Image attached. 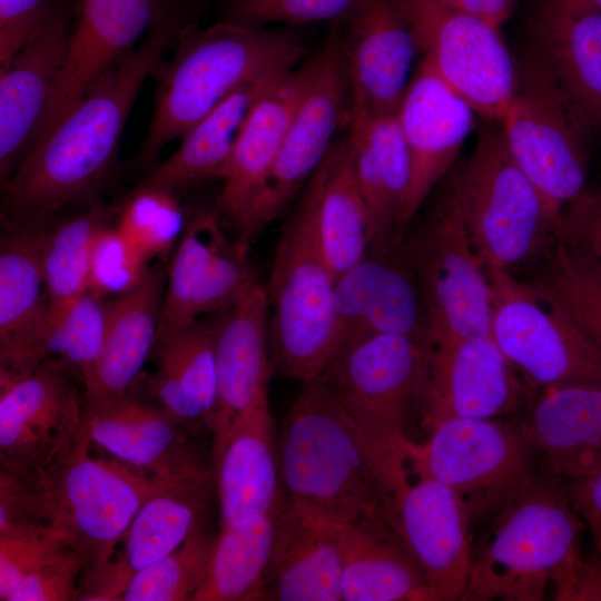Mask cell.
Instances as JSON below:
<instances>
[{
  "mask_svg": "<svg viewBox=\"0 0 601 601\" xmlns=\"http://www.w3.org/2000/svg\"><path fill=\"white\" fill-rule=\"evenodd\" d=\"M214 0H183L140 43L102 72L36 144L1 188L2 220L53 215L98 198L118 156L125 124L145 80L181 30L199 22Z\"/></svg>",
  "mask_w": 601,
  "mask_h": 601,
  "instance_id": "1",
  "label": "cell"
},
{
  "mask_svg": "<svg viewBox=\"0 0 601 601\" xmlns=\"http://www.w3.org/2000/svg\"><path fill=\"white\" fill-rule=\"evenodd\" d=\"M300 28H250L223 21L207 28L199 22L185 27L173 58L154 72L155 108L132 166H155L169 141L181 139L240 87L296 68L306 48Z\"/></svg>",
  "mask_w": 601,
  "mask_h": 601,
  "instance_id": "2",
  "label": "cell"
},
{
  "mask_svg": "<svg viewBox=\"0 0 601 601\" xmlns=\"http://www.w3.org/2000/svg\"><path fill=\"white\" fill-rule=\"evenodd\" d=\"M277 451L283 490L293 502L338 525L368 521L394 530L396 500L385 475L318 378L302 383Z\"/></svg>",
  "mask_w": 601,
  "mask_h": 601,
  "instance_id": "3",
  "label": "cell"
},
{
  "mask_svg": "<svg viewBox=\"0 0 601 601\" xmlns=\"http://www.w3.org/2000/svg\"><path fill=\"white\" fill-rule=\"evenodd\" d=\"M585 525L561 477L536 472L494 515L472 561L464 601H541L580 549Z\"/></svg>",
  "mask_w": 601,
  "mask_h": 601,
  "instance_id": "4",
  "label": "cell"
},
{
  "mask_svg": "<svg viewBox=\"0 0 601 601\" xmlns=\"http://www.w3.org/2000/svg\"><path fill=\"white\" fill-rule=\"evenodd\" d=\"M427 357L424 339L361 335L342 342L317 377L370 446L396 500L410 483L405 426L420 408Z\"/></svg>",
  "mask_w": 601,
  "mask_h": 601,
  "instance_id": "5",
  "label": "cell"
},
{
  "mask_svg": "<svg viewBox=\"0 0 601 601\" xmlns=\"http://www.w3.org/2000/svg\"><path fill=\"white\" fill-rule=\"evenodd\" d=\"M316 198L312 176L283 225L266 288L273 371L300 383L321 375L338 344L336 278L319 243Z\"/></svg>",
  "mask_w": 601,
  "mask_h": 601,
  "instance_id": "6",
  "label": "cell"
},
{
  "mask_svg": "<svg viewBox=\"0 0 601 601\" xmlns=\"http://www.w3.org/2000/svg\"><path fill=\"white\" fill-rule=\"evenodd\" d=\"M427 431L424 442H406L408 473L450 487L472 525L494 516L538 472L539 451L521 418H447Z\"/></svg>",
  "mask_w": 601,
  "mask_h": 601,
  "instance_id": "7",
  "label": "cell"
},
{
  "mask_svg": "<svg viewBox=\"0 0 601 601\" xmlns=\"http://www.w3.org/2000/svg\"><path fill=\"white\" fill-rule=\"evenodd\" d=\"M472 243L487 269L514 272L553 238L535 186L513 158L502 127L485 126L464 164L450 175Z\"/></svg>",
  "mask_w": 601,
  "mask_h": 601,
  "instance_id": "8",
  "label": "cell"
},
{
  "mask_svg": "<svg viewBox=\"0 0 601 601\" xmlns=\"http://www.w3.org/2000/svg\"><path fill=\"white\" fill-rule=\"evenodd\" d=\"M408 256L427 345L491 335L489 270L472 243L451 176L414 231Z\"/></svg>",
  "mask_w": 601,
  "mask_h": 601,
  "instance_id": "9",
  "label": "cell"
},
{
  "mask_svg": "<svg viewBox=\"0 0 601 601\" xmlns=\"http://www.w3.org/2000/svg\"><path fill=\"white\" fill-rule=\"evenodd\" d=\"M87 430L46 465L16 473L35 486L51 525L67 533L88 564L125 534L144 502L164 487L110 457L90 454Z\"/></svg>",
  "mask_w": 601,
  "mask_h": 601,
  "instance_id": "10",
  "label": "cell"
},
{
  "mask_svg": "<svg viewBox=\"0 0 601 601\" xmlns=\"http://www.w3.org/2000/svg\"><path fill=\"white\" fill-rule=\"evenodd\" d=\"M508 147L541 195L553 224L584 188L590 134L533 57L502 120Z\"/></svg>",
  "mask_w": 601,
  "mask_h": 601,
  "instance_id": "11",
  "label": "cell"
},
{
  "mask_svg": "<svg viewBox=\"0 0 601 601\" xmlns=\"http://www.w3.org/2000/svg\"><path fill=\"white\" fill-rule=\"evenodd\" d=\"M315 70L288 126L259 197L237 229L250 243L293 203L321 166L344 120H349L351 79L337 21L315 55Z\"/></svg>",
  "mask_w": 601,
  "mask_h": 601,
  "instance_id": "12",
  "label": "cell"
},
{
  "mask_svg": "<svg viewBox=\"0 0 601 601\" xmlns=\"http://www.w3.org/2000/svg\"><path fill=\"white\" fill-rule=\"evenodd\" d=\"M489 270L491 337L532 390L601 382V352L514 272Z\"/></svg>",
  "mask_w": 601,
  "mask_h": 601,
  "instance_id": "13",
  "label": "cell"
},
{
  "mask_svg": "<svg viewBox=\"0 0 601 601\" xmlns=\"http://www.w3.org/2000/svg\"><path fill=\"white\" fill-rule=\"evenodd\" d=\"M418 52L475 114L504 117L518 85L500 27L436 0H403Z\"/></svg>",
  "mask_w": 601,
  "mask_h": 601,
  "instance_id": "14",
  "label": "cell"
},
{
  "mask_svg": "<svg viewBox=\"0 0 601 601\" xmlns=\"http://www.w3.org/2000/svg\"><path fill=\"white\" fill-rule=\"evenodd\" d=\"M55 359L26 371L0 370V466L29 473L51 462L86 432L85 400Z\"/></svg>",
  "mask_w": 601,
  "mask_h": 601,
  "instance_id": "15",
  "label": "cell"
},
{
  "mask_svg": "<svg viewBox=\"0 0 601 601\" xmlns=\"http://www.w3.org/2000/svg\"><path fill=\"white\" fill-rule=\"evenodd\" d=\"M532 390L491 335L428 345L420 410L426 428L447 418L513 417Z\"/></svg>",
  "mask_w": 601,
  "mask_h": 601,
  "instance_id": "16",
  "label": "cell"
},
{
  "mask_svg": "<svg viewBox=\"0 0 601 601\" xmlns=\"http://www.w3.org/2000/svg\"><path fill=\"white\" fill-rule=\"evenodd\" d=\"M90 444L110 459L170 487L211 490L214 469L191 436L135 384L109 406L86 417Z\"/></svg>",
  "mask_w": 601,
  "mask_h": 601,
  "instance_id": "17",
  "label": "cell"
},
{
  "mask_svg": "<svg viewBox=\"0 0 601 601\" xmlns=\"http://www.w3.org/2000/svg\"><path fill=\"white\" fill-rule=\"evenodd\" d=\"M474 114L422 59L396 111L411 161L402 240L435 186L450 173L473 128Z\"/></svg>",
  "mask_w": 601,
  "mask_h": 601,
  "instance_id": "18",
  "label": "cell"
},
{
  "mask_svg": "<svg viewBox=\"0 0 601 601\" xmlns=\"http://www.w3.org/2000/svg\"><path fill=\"white\" fill-rule=\"evenodd\" d=\"M472 526L457 495L435 480L416 479L397 497L394 530L424 578L428 601L461 600L471 569Z\"/></svg>",
  "mask_w": 601,
  "mask_h": 601,
  "instance_id": "19",
  "label": "cell"
},
{
  "mask_svg": "<svg viewBox=\"0 0 601 601\" xmlns=\"http://www.w3.org/2000/svg\"><path fill=\"white\" fill-rule=\"evenodd\" d=\"M181 1L76 0L65 62L36 141L80 100L102 72L134 49L137 40Z\"/></svg>",
  "mask_w": 601,
  "mask_h": 601,
  "instance_id": "20",
  "label": "cell"
},
{
  "mask_svg": "<svg viewBox=\"0 0 601 601\" xmlns=\"http://www.w3.org/2000/svg\"><path fill=\"white\" fill-rule=\"evenodd\" d=\"M76 0H67L0 68L1 188L35 144L65 62Z\"/></svg>",
  "mask_w": 601,
  "mask_h": 601,
  "instance_id": "21",
  "label": "cell"
},
{
  "mask_svg": "<svg viewBox=\"0 0 601 601\" xmlns=\"http://www.w3.org/2000/svg\"><path fill=\"white\" fill-rule=\"evenodd\" d=\"M210 490L164 487L148 497L125 534L105 555L87 564L75 600L118 601L141 570L177 550L200 523ZM114 544V545H115Z\"/></svg>",
  "mask_w": 601,
  "mask_h": 601,
  "instance_id": "22",
  "label": "cell"
},
{
  "mask_svg": "<svg viewBox=\"0 0 601 601\" xmlns=\"http://www.w3.org/2000/svg\"><path fill=\"white\" fill-rule=\"evenodd\" d=\"M336 21L352 98L372 112H396L418 52L403 0H358Z\"/></svg>",
  "mask_w": 601,
  "mask_h": 601,
  "instance_id": "23",
  "label": "cell"
},
{
  "mask_svg": "<svg viewBox=\"0 0 601 601\" xmlns=\"http://www.w3.org/2000/svg\"><path fill=\"white\" fill-rule=\"evenodd\" d=\"M266 288L254 283L211 326L216 348L217 403L211 424L213 457L235 424L268 401L274 373L268 345Z\"/></svg>",
  "mask_w": 601,
  "mask_h": 601,
  "instance_id": "24",
  "label": "cell"
},
{
  "mask_svg": "<svg viewBox=\"0 0 601 601\" xmlns=\"http://www.w3.org/2000/svg\"><path fill=\"white\" fill-rule=\"evenodd\" d=\"M315 56L279 77L252 106L219 175L217 213L237 231L268 178L315 70Z\"/></svg>",
  "mask_w": 601,
  "mask_h": 601,
  "instance_id": "25",
  "label": "cell"
},
{
  "mask_svg": "<svg viewBox=\"0 0 601 601\" xmlns=\"http://www.w3.org/2000/svg\"><path fill=\"white\" fill-rule=\"evenodd\" d=\"M260 600L342 601L338 524L284 494L275 510V538Z\"/></svg>",
  "mask_w": 601,
  "mask_h": 601,
  "instance_id": "26",
  "label": "cell"
},
{
  "mask_svg": "<svg viewBox=\"0 0 601 601\" xmlns=\"http://www.w3.org/2000/svg\"><path fill=\"white\" fill-rule=\"evenodd\" d=\"M532 30L534 56L588 132L601 134V12L542 0Z\"/></svg>",
  "mask_w": 601,
  "mask_h": 601,
  "instance_id": "27",
  "label": "cell"
},
{
  "mask_svg": "<svg viewBox=\"0 0 601 601\" xmlns=\"http://www.w3.org/2000/svg\"><path fill=\"white\" fill-rule=\"evenodd\" d=\"M166 282L160 266L150 267L140 285L107 302L102 351L82 382L86 417L124 396L142 374L157 339Z\"/></svg>",
  "mask_w": 601,
  "mask_h": 601,
  "instance_id": "28",
  "label": "cell"
},
{
  "mask_svg": "<svg viewBox=\"0 0 601 601\" xmlns=\"http://www.w3.org/2000/svg\"><path fill=\"white\" fill-rule=\"evenodd\" d=\"M521 421L554 475L570 480L601 467V382L534 390Z\"/></svg>",
  "mask_w": 601,
  "mask_h": 601,
  "instance_id": "29",
  "label": "cell"
},
{
  "mask_svg": "<svg viewBox=\"0 0 601 601\" xmlns=\"http://www.w3.org/2000/svg\"><path fill=\"white\" fill-rule=\"evenodd\" d=\"M388 255L368 252L336 279L337 347L348 338L367 334L406 335L426 342L413 270L392 262Z\"/></svg>",
  "mask_w": 601,
  "mask_h": 601,
  "instance_id": "30",
  "label": "cell"
},
{
  "mask_svg": "<svg viewBox=\"0 0 601 601\" xmlns=\"http://www.w3.org/2000/svg\"><path fill=\"white\" fill-rule=\"evenodd\" d=\"M221 525L273 513L284 496L268 401L246 413L213 457Z\"/></svg>",
  "mask_w": 601,
  "mask_h": 601,
  "instance_id": "31",
  "label": "cell"
},
{
  "mask_svg": "<svg viewBox=\"0 0 601 601\" xmlns=\"http://www.w3.org/2000/svg\"><path fill=\"white\" fill-rule=\"evenodd\" d=\"M106 300L89 290L60 303L48 300L24 332L0 345V370L26 371L55 359L82 383L102 351Z\"/></svg>",
  "mask_w": 601,
  "mask_h": 601,
  "instance_id": "32",
  "label": "cell"
},
{
  "mask_svg": "<svg viewBox=\"0 0 601 601\" xmlns=\"http://www.w3.org/2000/svg\"><path fill=\"white\" fill-rule=\"evenodd\" d=\"M338 540L342 601H428L424 578L392 528L345 523Z\"/></svg>",
  "mask_w": 601,
  "mask_h": 601,
  "instance_id": "33",
  "label": "cell"
},
{
  "mask_svg": "<svg viewBox=\"0 0 601 601\" xmlns=\"http://www.w3.org/2000/svg\"><path fill=\"white\" fill-rule=\"evenodd\" d=\"M313 178L317 188V234L337 279L367 255L371 245L370 219L355 175L349 132L333 144Z\"/></svg>",
  "mask_w": 601,
  "mask_h": 601,
  "instance_id": "34",
  "label": "cell"
},
{
  "mask_svg": "<svg viewBox=\"0 0 601 601\" xmlns=\"http://www.w3.org/2000/svg\"><path fill=\"white\" fill-rule=\"evenodd\" d=\"M279 77L234 91L197 122L181 138L176 151L152 167L136 188L176 193L201 180L219 178L249 109Z\"/></svg>",
  "mask_w": 601,
  "mask_h": 601,
  "instance_id": "35",
  "label": "cell"
},
{
  "mask_svg": "<svg viewBox=\"0 0 601 601\" xmlns=\"http://www.w3.org/2000/svg\"><path fill=\"white\" fill-rule=\"evenodd\" d=\"M275 511L221 525L193 601H257L272 558Z\"/></svg>",
  "mask_w": 601,
  "mask_h": 601,
  "instance_id": "36",
  "label": "cell"
},
{
  "mask_svg": "<svg viewBox=\"0 0 601 601\" xmlns=\"http://www.w3.org/2000/svg\"><path fill=\"white\" fill-rule=\"evenodd\" d=\"M52 215L2 220L0 243V345L26 331L48 303L43 243Z\"/></svg>",
  "mask_w": 601,
  "mask_h": 601,
  "instance_id": "37",
  "label": "cell"
},
{
  "mask_svg": "<svg viewBox=\"0 0 601 601\" xmlns=\"http://www.w3.org/2000/svg\"><path fill=\"white\" fill-rule=\"evenodd\" d=\"M523 278L601 352V275L553 236Z\"/></svg>",
  "mask_w": 601,
  "mask_h": 601,
  "instance_id": "38",
  "label": "cell"
},
{
  "mask_svg": "<svg viewBox=\"0 0 601 601\" xmlns=\"http://www.w3.org/2000/svg\"><path fill=\"white\" fill-rule=\"evenodd\" d=\"M226 237L217 211L200 209L187 220L167 273L159 327H175L198 319L200 297Z\"/></svg>",
  "mask_w": 601,
  "mask_h": 601,
  "instance_id": "39",
  "label": "cell"
},
{
  "mask_svg": "<svg viewBox=\"0 0 601 601\" xmlns=\"http://www.w3.org/2000/svg\"><path fill=\"white\" fill-rule=\"evenodd\" d=\"M111 213V208L96 199L77 214L50 220L42 255L49 302L60 303L87 290L92 246L99 231L109 225Z\"/></svg>",
  "mask_w": 601,
  "mask_h": 601,
  "instance_id": "40",
  "label": "cell"
},
{
  "mask_svg": "<svg viewBox=\"0 0 601 601\" xmlns=\"http://www.w3.org/2000/svg\"><path fill=\"white\" fill-rule=\"evenodd\" d=\"M151 355L157 367L174 375L200 404L211 432L217 403L213 326L196 319L180 326L159 327Z\"/></svg>",
  "mask_w": 601,
  "mask_h": 601,
  "instance_id": "41",
  "label": "cell"
},
{
  "mask_svg": "<svg viewBox=\"0 0 601 601\" xmlns=\"http://www.w3.org/2000/svg\"><path fill=\"white\" fill-rule=\"evenodd\" d=\"M186 225L176 193L135 187L122 204L115 226L150 262L167 257Z\"/></svg>",
  "mask_w": 601,
  "mask_h": 601,
  "instance_id": "42",
  "label": "cell"
},
{
  "mask_svg": "<svg viewBox=\"0 0 601 601\" xmlns=\"http://www.w3.org/2000/svg\"><path fill=\"white\" fill-rule=\"evenodd\" d=\"M211 542L199 523L177 550L139 571L118 601H193Z\"/></svg>",
  "mask_w": 601,
  "mask_h": 601,
  "instance_id": "43",
  "label": "cell"
},
{
  "mask_svg": "<svg viewBox=\"0 0 601 601\" xmlns=\"http://www.w3.org/2000/svg\"><path fill=\"white\" fill-rule=\"evenodd\" d=\"M149 260L110 224L97 235L89 263L87 290L104 298L129 293L146 278Z\"/></svg>",
  "mask_w": 601,
  "mask_h": 601,
  "instance_id": "44",
  "label": "cell"
},
{
  "mask_svg": "<svg viewBox=\"0 0 601 601\" xmlns=\"http://www.w3.org/2000/svg\"><path fill=\"white\" fill-rule=\"evenodd\" d=\"M358 0H226L219 20L250 28L272 23L288 27L328 21L345 17Z\"/></svg>",
  "mask_w": 601,
  "mask_h": 601,
  "instance_id": "45",
  "label": "cell"
},
{
  "mask_svg": "<svg viewBox=\"0 0 601 601\" xmlns=\"http://www.w3.org/2000/svg\"><path fill=\"white\" fill-rule=\"evenodd\" d=\"M69 549H75L69 535L55 526L0 532V600L37 566Z\"/></svg>",
  "mask_w": 601,
  "mask_h": 601,
  "instance_id": "46",
  "label": "cell"
},
{
  "mask_svg": "<svg viewBox=\"0 0 601 601\" xmlns=\"http://www.w3.org/2000/svg\"><path fill=\"white\" fill-rule=\"evenodd\" d=\"M553 236L601 275V187H585L569 203Z\"/></svg>",
  "mask_w": 601,
  "mask_h": 601,
  "instance_id": "47",
  "label": "cell"
},
{
  "mask_svg": "<svg viewBox=\"0 0 601 601\" xmlns=\"http://www.w3.org/2000/svg\"><path fill=\"white\" fill-rule=\"evenodd\" d=\"M87 564L88 559L79 550H66L28 573L6 601L75 600L79 578Z\"/></svg>",
  "mask_w": 601,
  "mask_h": 601,
  "instance_id": "48",
  "label": "cell"
},
{
  "mask_svg": "<svg viewBox=\"0 0 601 601\" xmlns=\"http://www.w3.org/2000/svg\"><path fill=\"white\" fill-rule=\"evenodd\" d=\"M66 1L0 0V68L11 61Z\"/></svg>",
  "mask_w": 601,
  "mask_h": 601,
  "instance_id": "49",
  "label": "cell"
},
{
  "mask_svg": "<svg viewBox=\"0 0 601 601\" xmlns=\"http://www.w3.org/2000/svg\"><path fill=\"white\" fill-rule=\"evenodd\" d=\"M137 382L148 398L190 435L198 436L206 430L210 431L204 408L174 375L157 367L149 375L142 373Z\"/></svg>",
  "mask_w": 601,
  "mask_h": 601,
  "instance_id": "50",
  "label": "cell"
},
{
  "mask_svg": "<svg viewBox=\"0 0 601 601\" xmlns=\"http://www.w3.org/2000/svg\"><path fill=\"white\" fill-rule=\"evenodd\" d=\"M552 599L558 601H601V555L579 551L552 577Z\"/></svg>",
  "mask_w": 601,
  "mask_h": 601,
  "instance_id": "51",
  "label": "cell"
},
{
  "mask_svg": "<svg viewBox=\"0 0 601 601\" xmlns=\"http://www.w3.org/2000/svg\"><path fill=\"white\" fill-rule=\"evenodd\" d=\"M563 482L574 511L592 535L595 552L601 555V467Z\"/></svg>",
  "mask_w": 601,
  "mask_h": 601,
  "instance_id": "52",
  "label": "cell"
},
{
  "mask_svg": "<svg viewBox=\"0 0 601 601\" xmlns=\"http://www.w3.org/2000/svg\"><path fill=\"white\" fill-rule=\"evenodd\" d=\"M451 8L479 16L499 27L512 13L516 0H436Z\"/></svg>",
  "mask_w": 601,
  "mask_h": 601,
  "instance_id": "53",
  "label": "cell"
},
{
  "mask_svg": "<svg viewBox=\"0 0 601 601\" xmlns=\"http://www.w3.org/2000/svg\"><path fill=\"white\" fill-rule=\"evenodd\" d=\"M573 7L601 12V0H560Z\"/></svg>",
  "mask_w": 601,
  "mask_h": 601,
  "instance_id": "54",
  "label": "cell"
}]
</instances>
